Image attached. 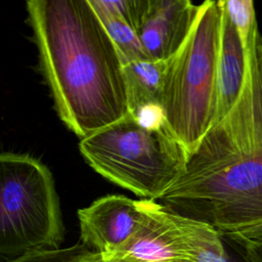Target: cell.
Segmentation results:
<instances>
[{"instance_id":"obj_10","label":"cell","mask_w":262,"mask_h":262,"mask_svg":"<svg viewBox=\"0 0 262 262\" xmlns=\"http://www.w3.org/2000/svg\"><path fill=\"white\" fill-rule=\"evenodd\" d=\"M173 56L167 59L136 60L123 64L129 113L137 115L149 107L163 110L166 80Z\"/></svg>"},{"instance_id":"obj_5","label":"cell","mask_w":262,"mask_h":262,"mask_svg":"<svg viewBox=\"0 0 262 262\" xmlns=\"http://www.w3.org/2000/svg\"><path fill=\"white\" fill-rule=\"evenodd\" d=\"M64 225L49 168L28 154L0 155L1 262L60 249Z\"/></svg>"},{"instance_id":"obj_14","label":"cell","mask_w":262,"mask_h":262,"mask_svg":"<svg viewBox=\"0 0 262 262\" xmlns=\"http://www.w3.org/2000/svg\"><path fill=\"white\" fill-rule=\"evenodd\" d=\"M111 11L125 20L136 33L144 18L149 0H100Z\"/></svg>"},{"instance_id":"obj_13","label":"cell","mask_w":262,"mask_h":262,"mask_svg":"<svg viewBox=\"0 0 262 262\" xmlns=\"http://www.w3.org/2000/svg\"><path fill=\"white\" fill-rule=\"evenodd\" d=\"M90 252L88 247L77 243L68 248L28 253L4 262H80Z\"/></svg>"},{"instance_id":"obj_16","label":"cell","mask_w":262,"mask_h":262,"mask_svg":"<svg viewBox=\"0 0 262 262\" xmlns=\"http://www.w3.org/2000/svg\"><path fill=\"white\" fill-rule=\"evenodd\" d=\"M232 243H242V242H262V223L250 226L246 229L237 231L226 235Z\"/></svg>"},{"instance_id":"obj_7","label":"cell","mask_w":262,"mask_h":262,"mask_svg":"<svg viewBox=\"0 0 262 262\" xmlns=\"http://www.w3.org/2000/svg\"><path fill=\"white\" fill-rule=\"evenodd\" d=\"M149 200L107 194L78 210L81 243L101 256L123 248L144 220Z\"/></svg>"},{"instance_id":"obj_3","label":"cell","mask_w":262,"mask_h":262,"mask_svg":"<svg viewBox=\"0 0 262 262\" xmlns=\"http://www.w3.org/2000/svg\"><path fill=\"white\" fill-rule=\"evenodd\" d=\"M79 149L108 181L154 202L183 175L189 159L166 125H144L130 113L82 138Z\"/></svg>"},{"instance_id":"obj_12","label":"cell","mask_w":262,"mask_h":262,"mask_svg":"<svg viewBox=\"0 0 262 262\" xmlns=\"http://www.w3.org/2000/svg\"><path fill=\"white\" fill-rule=\"evenodd\" d=\"M224 9L241 38L244 48L259 30L252 0H222Z\"/></svg>"},{"instance_id":"obj_2","label":"cell","mask_w":262,"mask_h":262,"mask_svg":"<svg viewBox=\"0 0 262 262\" xmlns=\"http://www.w3.org/2000/svg\"><path fill=\"white\" fill-rule=\"evenodd\" d=\"M26 5L39 68L62 123L82 139L125 117L123 63L89 1Z\"/></svg>"},{"instance_id":"obj_15","label":"cell","mask_w":262,"mask_h":262,"mask_svg":"<svg viewBox=\"0 0 262 262\" xmlns=\"http://www.w3.org/2000/svg\"><path fill=\"white\" fill-rule=\"evenodd\" d=\"M232 243V242H231ZM245 262H262V242L233 243Z\"/></svg>"},{"instance_id":"obj_1","label":"cell","mask_w":262,"mask_h":262,"mask_svg":"<svg viewBox=\"0 0 262 262\" xmlns=\"http://www.w3.org/2000/svg\"><path fill=\"white\" fill-rule=\"evenodd\" d=\"M246 52L244 85L227 116L204 136L183 175L159 199L222 236L262 223V38Z\"/></svg>"},{"instance_id":"obj_11","label":"cell","mask_w":262,"mask_h":262,"mask_svg":"<svg viewBox=\"0 0 262 262\" xmlns=\"http://www.w3.org/2000/svg\"><path fill=\"white\" fill-rule=\"evenodd\" d=\"M88 1L108 34L123 64L136 60L150 59L138 34L125 20L108 10L100 0Z\"/></svg>"},{"instance_id":"obj_4","label":"cell","mask_w":262,"mask_h":262,"mask_svg":"<svg viewBox=\"0 0 262 262\" xmlns=\"http://www.w3.org/2000/svg\"><path fill=\"white\" fill-rule=\"evenodd\" d=\"M221 7L207 0L168 72L163 113L172 135L190 155L211 129L216 112Z\"/></svg>"},{"instance_id":"obj_8","label":"cell","mask_w":262,"mask_h":262,"mask_svg":"<svg viewBox=\"0 0 262 262\" xmlns=\"http://www.w3.org/2000/svg\"><path fill=\"white\" fill-rule=\"evenodd\" d=\"M199 7L189 0H149L137 34L150 59H167L179 50Z\"/></svg>"},{"instance_id":"obj_6","label":"cell","mask_w":262,"mask_h":262,"mask_svg":"<svg viewBox=\"0 0 262 262\" xmlns=\"http://www.w3.org/2000/svg\"><path fill=\"white\" fill-rule=\"evenodd\" d=\"M189 218L150 201L143 222L120 250L103 262H195L189 244Z\"/></svg>"},{"instance_id":"obj_17","label":"cell","mask_w":262,"mask_h":262,"mask_svg":"<svg viewBox=\"0 0 262 262\" xmlns=\"http://www.w3.org/2000/svg\"><path fill=\"white\" fill-rule=\"evenodd\" d=\"M80 262H103V261H102V258H101L100 254L91 251L84 258H82Z\"/></svg>"},{"instance_id":"obj_9","label":"cell","mask_w":262,"mask_h":262,"mask_svg":"<svg viewBox=\"0 0 262 262\" xmlns=\"http://www.w3.org/2000/svg\"><path fill=\"white\" fill-rule=\"evenodd\" d=\"M220 48L217 69V99L213 125L231 111L241 94L246 74V52L241 38L227 15L222 0Z\"/></svg>"}]
</instances>
